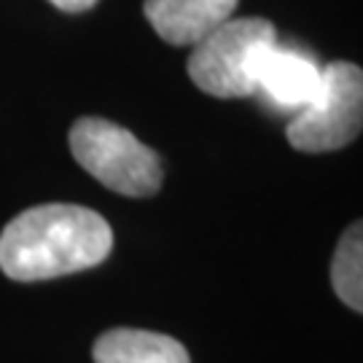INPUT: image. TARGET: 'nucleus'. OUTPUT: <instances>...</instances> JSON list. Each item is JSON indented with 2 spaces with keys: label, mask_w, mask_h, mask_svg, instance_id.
Instances as JSON below:
<instances>
[{
  "label": "nucleus",
  "mask_w": 363,
  "mask_h": 363,
  "mask_svg": "<svg viewBox=\"0 0 363 363\" xmlns=\"http://www.w3.org/2000/svg\"><path fill=\"white\" fill-rule=\"evenodd\" d=\"M94 363H189L178 339L140 328H111L94 342Z\"/></svg>",
  "instance_id": "obj_7"
},
{
  "label": "nucleus",
  "mask_w": 363,
  "mask_h": 363,
  "mask_svg": "<svg viewBox=\"0 0 363 363\" xmlns=\"http://www.w3.org/2000/svg\"><path fill=\"white\" fill-rule=\"evenodd\" d=\"M240 0H145L143 13L156 35L172 46H196L232 19Z\"/></svg>",
  "instance_id": "obj_6"
},
{
  "label": "nucleus",
  "mask_w": 363,
  "mask_h": 363,
  "mask_svg": "<svg viewBox=\"0 0 363 363\" xmlns=\"http://www.w3.org/2000/svg\"><path fill=\"white\" fill-rule=\"evenodd\" d=\"M108 220L81 205H38L19 213L0 234V269L16 283L84 272L108 259Z\"/></svg>",
  "instance_id": "obj_1"
},
{
  "label": "nucleus",
  "mask_w": 363,
  "mask_h": 363,
  "mask_svg": "<svg viewBox=\"0 0 363 363\" xmlns=\"http://www.w3.org/2000/svg\"><path fill=\"white\" fill-rule=\"evenodd\" d=\"M52 6H57L60 11H67V13H81V11H89L97 6V0H49Z\"/></svg>",
  "instance_id": "obj_9"
},
{
  "label": "nucleus",
  "mask_w": 363,
  "mask_h": 363,
  "mask_svg": "<svg viewBox=\"0 0 363 363\" xmlns=\"http://www.w3.org/2000/svg\"><path fill=\"white\" fill-rule=\"evenodd\" d=\"M363 124V73L352 62L320 67V89L288 124L286 138L296 151L323 154L352 143Z\"/></svg>",
  "instance_id": "obj_3"
},
{
  "label": "nucleus",
  "mask_w": 363,
  "mask_h": 363,
  "mask_svg": "<svg viewBox=\"0 0 363 363\" xmlns=\"http://www.w3.org/2000/svg\"><path fill=\"white\" fill-rule=\"evenodd\" d=\"M70 151L91 178L116 194L138 199L162 189V164L156 151L108 118H78L70 130Z\"/></svg>",
  "instance_id": "obj_2"
},
{
  "label": "nucleus",
  "mask_w": 363,
  "mask_h": 363,
  "mask_svg": "<svg viewBox=\"0 0 363 363\" xmlns=\"http://www.w3.org/2000/svg\"><path fill=\"white\" fill-rule=\"evenodd\" d=\"M250 81L256 94L269 100L274 108H296L315 100L320 89V67L315 60L296 49L264 43L250 60Z\"/></svg>",
  "instance_id": "obj_5"
},
{
  "label": "nucleus",
  "mask_w": 363,
  "mask_h": 363,
  "mask_svg": "<svg viewBox=\"0 0 363 363\" xmlns=\"http://www.w3.org/2000/svg\"><path fill=\"white\" fill-rule=\"evenodd\" d=\"M331 286L337 296L352 307L355 312H363V237L361 223H352L342 234L337 245V253L331 259Z\"/></svg>",
  "instance_id": "obj_8"
},
{
  "label": "nucleus",
  "mask_w": 363,
  "mask_h": 363,
  "mask_svg": "<svg viewBox=\"0 0 363 363\" xmlns=\"http://www.w3.org/2000/svg\"><path fill=\"white\" fill-rule=\"evenodd\" d=\"M274 40V25L261 16L226 19L194 46L189 57V76L205 94L220 100L253 97L250 60L259 46Z\"/></svg>",
  "instance_id": "obj_4"
}]
</instances>
